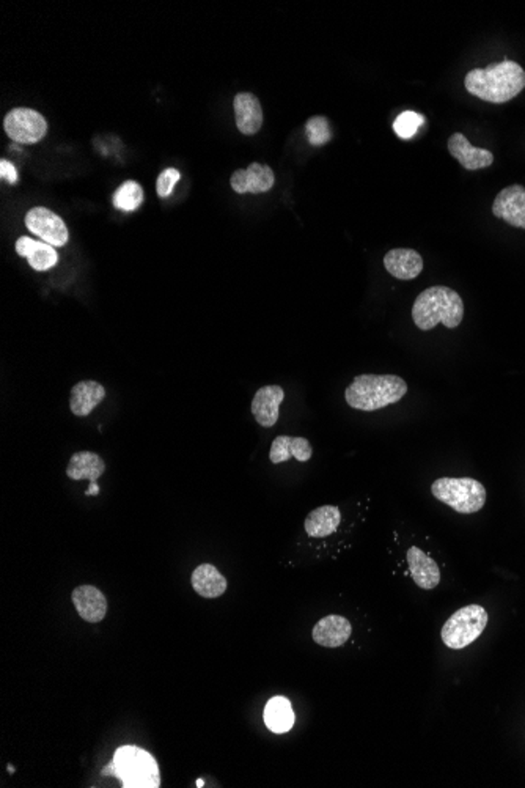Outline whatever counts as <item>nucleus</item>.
<instances>
[{
    "label": "nucleus",
    "instance_id": "obj_6",
    "mask_svg": "<svg viewBox=\"0 0 525 788\" xmlns=\"http://www.w3.org/2000/svg\"><path fill=\"white\" fill-rule=\"evenodd\" d=\"M488 620L486 609L478 604L458 609L442 626V642L453 650L465 649L483 634Z\"/></svg>",
    "mask_w": 525,
    "mask_h": 788
},
{
    "label": "nucleus",
    "instance_id": "obj_26",
    "mask_svg": "<svg viewBox=\"0 0 525 788\" xmlns=\"http://www.w3.org/2000/svg\"><path fill=\"white\" fill-rule=\"evenodd\" d=\"M305 134H307L308 142L316 145V147L327 144L333 138L329 121H327L326 117H321V115L308 119L307 125H305Z\"/></svg>",
    "mask_w": 525,
    "mask_h": 788
},
{
    "label": "nucleus",
    "instance_id": "obj_1",
    "mask_svg": "<svg viewBox=\"0 0 525 788\" xmlns=\"http://www.w3.org/2000/svg\"><path fill=\"white\" fill-rule=\"evenodd\" d=\"M464 85L473 97L492 104L511 101L525 89V71L516 62L503 61L465 74Z\"/></svg>",
    "mask_w": 525,
    "mask_h": 788
},
{
    "label": "nucleus",
    "instance_id": "obj_13",
    "mask_svg": "<svg viewBox=\"0 0 525 788\" xmlns=\"http://www.w3.org/2000/svg\"><path fill=\"white\" fill-rule=\"evenodd\" d=\"M71 600L80 619L89 623L103 622L108 614V600L103 592L95 585H89V584L79 585L73 590Z\"/></svg>",
    "mask_w": 525,
    "mask_h": 788
},
{
    "label": "nucleus",
    "instance_id": "obj_22",
    "mask_svg": "<svg viewBox=\"0 0 525 788\" xmlns=\"http://www.w3.org/2000/svg\"><path fill=\"white\" fill-rule=\"evenodd\" d=\"M191 583H192L193 590L203 598H219V596L224 595L227 587H229L224 574L211 564H202V565L197 566L193 570Z\"/></svg>",
    "mask_w": 525,
    "mask_h": 788
},
{
    "label": "nucleus",
    "instance_id": "obj_24",
    "mask_svg": "<svg viewBox=\"0 0 525 788\" xmlns=\"http://www.w3.org/2000/svg\"><path fill=\"white\" fill-rule=\"evenodd\" d=\"M265 724L274 734H286L295 726V711L286 698H272L265 707Z\"/></svg>",
    "mask_w": 525,
    "mask_h": 788
},
{
    "label": "nucleus",
    "instance_id": "obj_10",
    "mask_svg": "<svg viewBox=\"0 0 525 788\" xmlns=\"http://www.w3.org/2000/svg\"><path fill=\"white\" fill-rule=\"evenodd\" d=\"M276 183L274 170L266 164L254 163L248 169L236 170L230 185L236 194H263L271 191Z\"/></svg>",
    "mask_w": 525,
    "mask_h": 788
},
{
    "label": "nucleus",
    "instance_id": "obj_4",
    "mask_svg": "<svg viewBox=\"0 0 525 788\" xmlns=\"http://www.w3.org/2000/svg\"><path fill=\"white\" fill-rule=\"evenodd\" d=\"M103 774L117 777L125 788L161 787L156 760L140 747H118L114 760L104 768Z\"/></svg>",
    "mask_w": 525,
    "mask_h": 788
},
{
    "label": "nucleus",
    "instance_id": "obj_9",
    "mask_svg": "<svg viewBox=\"0 0 525 788\" xmlns=\"http://www.w3.org/2000/svg\"><path fill=\"white\" fill-rule=\"evenodd\" d=\"M492 214L511 227L525 230V186L513 185L502 189L492 204Z\"/></svg>",
    "mask_w": 525,
    "mask_h": 788
},
{
    "label": "nucleus",
    "instance_id": "obj_29",
    "mask_svg": "<svg viewBox=\"0 0 525 788\" xmlns=\"http://www.w3.org/2000/svg\"><path fill=\"white\" fill-rule=\"evenodd\" d=\"M0 176L4 180L8 181L10 185H16L18 183V172L14 169V166L10 161H6V159L0 161Z\"/></svg>",
    "mask_w": 525,
    "mask_h": 788
},
{
    "label": "nucleus",
    "instance_id": "obj_28",
    "mask_svg": "<svg viewBox=\"0 0 525 788\" xmlns=\"http://www.w3.org/2000/svg\"><path fill=\"white\" fill-rule=\"evenodd\" d=\"M182 178V174L178 172L176 169H165L163 174L157 176L156 189L157 195L161 197V199H165V197H169L170 194L173 193V189H175L176 183L180 181Z\"/></svg>",
    "mask_w": 525,
    "mask_h": 788
},
{
    "label": "nucleus",
    "instance_id": "obj_3",
    "mask_svg": "<svg viewBox=\"0 0 525 788\" xmlns=\"http://www.w3.org/2000/svg\"><path fill=\"white\" fill-rule=\"evenodd\" d=\"M408 394V383L397 375H359L352 379L344 400L350 408L357 411H380L398 403Z\"/></svg>",
    "mask_w": 525,
    "mask_h": 788
},
{
    "label": "nucleus",
    "instance_id": "obj_25",
    "mask_svg": "<svg viewBox=\"0 0 525 788\" xmlns=\"http://www.w3.org/2000/svg\"><path fill=\"white\" fill-rule=\"evenodd\" d=\"M114 206L117 210L136 211L144 202V189L137 181L127 180L114 194Z\"/></svg>",
    "mask_w": 525,
    "mask_h": 788
},
{
    "label": "nucleus",
    "instance_id": "obj_27",
    "mask_svg": "<svg viewBox=\"0 0 525 788\" xmlns=\"http://www.w3.org/2000/svg\"><path fill=\"white\" fill-rule=\"evenodd\" d=\"M422 123V115L416 114V112H403L393 123V129L399 138H409L416 134L417 128L420 127Z\"/></svg>",
    "mask_w": 525,
    "mask_h": 788
},
{
    "label": "nucleus",
    "instance_id": "obj_11",
    "mask_svg": "<svg viewBox=\"0 0 525 788\" xmlns=\"http://www.w3.org/2000/svg\"><path fill=\"white\" fill-rule=\"evenodd\" d=\"M285 400V391L282 385H263L255 394L250 411L254 414L255 421L263 428H272L278 421L280 404Z\"/></svg>",
    "mask_w": 525,
    "mask_h": 788
},
{
    "label": "nucleus",
    "instance_id": "obj_20",
    "mask_svg": "<svg viewBox=\"0 0 525 788\" xmlns=\"http://www.w3.org/2000/svg\"><path fill=\"white\" fill-rule=\"evenodd\" d=\"M106 398V389L98 381H80L73 385L70 395V410L78 417H87L91 414L98 404Z\"/></svg>",
    "mask_w": 525,
    "mask_h": 788
},
{
    "label": "nucleus",
    "instance_id": "obj_15",
    "mask_svg": "<svg viewBox=\"0 0 525 788\" xmlns=\"http://www.w3.org/2000/svg\"><path fill=\"white\" fill-rule=\"evenodd\" d=\"M351 632L350 620L342 615H327L314 625L312 638L321 647L337 649L350 641Z\"/></svg>",
    "mask_w": 525,
    "mask_h": 788
},
{
    "label": "nucleus",
    "instance_id": "obj_18",
    "mask_svg": "<svg viewBox=\"0 0 525 788\" xmlns=\"http://www.w3.org/2000/svg\"><path fill=\"white\" fill-rule=\"evenodd\" d=\"M236 127L244 136H254L263 125V109L254 93H238L235 98Z\"/></svg>",
    "mask_w": 525,
    "mask_h": 788
},
{
    "label": "nucleus",
    "instance_id": "obj_2",
    "mask_svg": "<svg viewBox=\"0 0 525 788\" xmlns=\"http://www.w3.org/2000/svg\"><path fill=\"white\" fill-rule=\"evenodd\" d=\"M463 298L455 290L444 285L423 290L412 306V319L417 328L425 332L435 329L439 323L448 329H455L463 323Z\"/></svg>",
    "mask_w": 525,
    "mask_h": 788
},
{
    "label": "nucleus",
    "instance_id": "obj_14",
    "mask_svg": "<svg viewBox=\"0 0 525 788\" xmlns=\"http://www.w3.org/2000/svg\"><path fill=\"white\" fill-rule=\"evenodd\" d=\"M448 151L465 170L486 169L494 163V155L491 151L473 147L463 133L450 136Z\"/></svg>",
    "mask_w": 525,
    "mask_h": 788
},
{
    "label": "nucleus",
    "instance_id": "obj_8",
    "mask_svg": "<svg viewBox=\"0 0 525 788\" xmlns=\"http://www.w3.org/2000/svg\"><path fill=\"white\" fill-rule=\"evenodd\" d=\"M25 227L51 246H65L70 240L67 223L54 211L44 206H35L25 214Z\"/></svg>",
    "mask_w": 525,
    "mask_h": 788
},
{
    "label": "nucleus",
    "instance_id": "obj_21",
    "mask_svg": "<svg viewBox=\"0 0 525 788\" xmlns=\"http://www.w3.org/2000/svg\"><path fill=\"white\" fill-rule=\"evenodd\" d=\"M314 455V447L310 444V441L301 436H277L272 441L271 451H269V460L271 463L280 464L288 461L290 458H295L301 463H305Z\"/></svg>",
    "mask_w": 525,
    "mask_h": 788
},
{
    "label": "nucleus",
    "instance_id": "obj_5",
    "mask_svg": "<svg viewBox=\"0 0 525 788\" xmlns=\"http://www.w3.org/2000/svg\"><path fill=\"white\" fill-rule=\"evenodd\" d=\"M431 493L442 504L463 515L480 512L488 499L483 483L471 477L437 479L431 485Z\"/></svg>",
    "mask_w": 525,
    "mask_h": 788
},
{
    "label": "nucleus",
    "instance_id": "obj_12",
    "mask_svg": "<svg viewBox=\"0 0 525 788\" xmlns=\"http://www.w3.org/2000/svg\"><path fill=\"white\" fill-rule=\"evenodd\" d=\"M106 472V463L103 458L93 451H78L73 457L70 458L68 463L67 476L71 480H89L90 488L85 491L87 496L99 493V487L97 485L98 479L103 476Z\"/></svg>",
    "mask_w": 525,
    "mask_h": 788
},
{
    "label": "nucleus",
    "instance_id": "obj_7",
    "mask_svg": "<svg viewBox=\"0 0 525 788\" xmlns=\"http://www.w3.org/2000/svg\"><path fill=\"white\" fill-rule=\"evenodd\" d=\"M4 128L18 144H37L48 133V121L33 109L16 108L6 114Z\"/></svg>",
    "mask_w": 525,
    "mask_h": 788
},
{
    "label": "nucleus",
    "instance_id": "obj_17",
    "mask_svg": "<svg viewBox=\"0 0 525 788\" xmlns=\"http://www.w3.org/2000/svg\"><path fill=\"white\" fill-rule=\"evenodd\" d=\"M408 565L414 583L423 590H433L441 583V572L435 559L417 546L408 549Z\"/></svg>",
    "mask_w": 525,
    "mask_h": 788
},
{
    "label": "nucleus",
    "instance_id": "obj_16",
    "mask_svg": "<svg viewBox=\"0 0 525 788\" xmlns=\"http://www.w3.org/2000/svg\"><path fill=\"white\" fill-rule=\"evenodd\" d=\"M384 266L398 280H414L423 271V259L414 249H392L384 257Z\"/></svg>",
    "mask_w": 525,
    "mask_h": 788
},
{
    "label": "nucleus",
    "instance_id": "obj_23",
    "mask_svg": "<svg viewBox=\"0 0 525 788\" xmlns=\"http://www.w3.org/2000/svg\"><path fill=\"white\" fill-rule=\"evenodd\" d=\"M340 521H342V513L337 507L321 506L308 513L304 527L308 536L324 538L333 536L338 529Z\"/></svg>",
    "mask_w": 525,
    "mask_h": 788
},
{
    "label": "nucleus",
    "instance_id": "obj_19",
    "mask_svg": "<svg viewBox=\"0 0 525 788\" xmlns=\"http://www.w3.org/2000/svg\"><path fill=\"white\" fill-rule=\"evenodd\" d=\"M16 252L29 261L35 271H48L59 261V255L54 246L44 241L32 240L29 236H21L16 241Z\"/></svg>",
    "mask_w": 525,
    "mask_h": 788
}]
</instances>
